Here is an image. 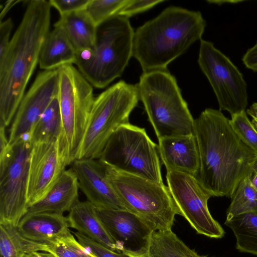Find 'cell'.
<instances>
[{
  "mask_svg": "<svg viewBox=\"0 0 257 257\" xmlns=\"http://www.w3.org/2000/svg\"><path fill=\"white\" fill-rule=\"evenodd\" d=\"M194 134L200 163L196 177L211 197H231L250 173L257 153L241 140L219 110H203L194 119Z\"/></svg>",
  "mask_w": 257,
  "mask_h": 257,
  "instance_id": "cell-1",
  "label": "cell"
},
{
  "mask_svg": "<svg viewBox=\"0 0 257 257\" xmlns=\"http://www.w3.org/2000/svg\"><path fill=\"white\" fill-rule=\"evenodd\" d=\"M51 6L49 1L33 0L11 39L4 69L0 71V126L11 123L27 85L39 64L42 45L49 31Z\"/></svg>",
  "mask_w": 257,
  "mask_h": 257,
  "instance_id": "cell-2",
  "label": "cell"
},
{
  "mask_svg": "<svg viewBox=\"0 0 257 257\" xmlns=\"http://www.w3.org/2000/svg\"><path fill=\"white\" fill-rule=\"evenodd\" d=\"M206 22L200 12L170 6L134 32L133 56L143 73L168 65L201 40Z\"/></svg>",
  "mask_w": 257,
  "mask_h": 257,
  "instance_id": "cell-3",
  "label": "cell"
},
{
  "mask_svg": "<svg viewBox=\"0 0 257 257\" xmlns=\"http://www.w3.org/2000/svg\"><path fill=\"white\" fill-rule=\"evenodd\" d=\"M134 32L128 18L115 16L97 27L92 49L76 52L75 64L92 86L105 88L121 75L133 56Z\"/></svg>",
  "mask_w": 257,
  "mask_h": 257,
  "instance_id": "cell-4",
  "label": "cell"
},
{
  "mask_svg": "<svg viewBox=\"0 0 257 257\" xmlns=\"http://www.w3.org/2000/svg\"><path fill=\"white\" fill-rule=\"evenodd\" d=\"M136 85L158 139L194 134V119L167 70L143 73Z\"/></svg>",
  "mask_w": 257,
  "mask_h": 257,
  "instance_id": "cell-5",
  "label": "cell"
},
{
  "mask_svg": "<svg viewBox=\"0 0 257 257\" xmlns=\"http://www.w3.org/2000/svg\"><path fill=\"white\" fill-rule=\"evenodd\" d=\"M60 155L66 167L77 159L95 99L92 85L73 64L58 68Z\"/></svg>",
  "mask_w": 257,
  "mask_h": 257,
  "instance_id": "cell-6",
  "label": "cell"
},
{
  "mask_svg": "<svg viewBox=\"0 0 257 257\" xmlns=\"http://www.w3.org/2000/svg\"><path fill=\"white\" fill-rule=\"evenodd\" d=\"M101 162L108 182L127 211L141 218L153 231L171 229L179 212L167 186Z\"/></svg>",
  "mask_w": 257,
  "mask_h": 257,
  "instance_id": "cell-7",
  "label": "cell"
},
{
  "mask_svg": "<svg viewBox=\"0 0 257 257\" xmlns=\"http://www.w3.org/2000/svg\"><path fill=\"white\" fill-rule=\"evenodd\" d=\"M140 99L137 85L120 81L95 97L77 159H99L112 135L130 123Z\"/></svg>",
  "mask_w": 257,
  "mask_h": 257,
  "instance_id": "cell-8",
  "label": "cell"
},
{
  "mask_svg": "<svg viewBox=\"0 0 257 257\" xmlns=\"http://www.w3.org/2000/svg\"><path fill=\"white\" fill-rule=\"evenodd\" d=\"M0 224L17 227L27 212L30 134L9 143L6 128H0Z\"/></svg>",
  "mask_w": 257,
  "mask_h": 257,
  "instance_id": "cell-9",
  "label": "cell"
},
{
  "mask_svg": "<svg viewBox=\"0 0 257 257\" xmlns=\"http://www.w3.org/2000/svg\"><path fill=\"white\" fill-rule=\"evenodd\" d=\"M99 159L119 171L164 184L158 145L144 128L130 123L120 126Z\"/></svg>",
  "mask_w": 257,
  "mask_h": 257,
  "instance_id": "cell-10",
  "label": "cell"
},
{
  "mask_svg": "<svg viewBox=\"0 0 257 257\" xmlns=\"http://www.w3.org/2000/svg\"><path fill=\"white\" fill-rule=\"evenodd\" d=\"M198 62L215 94L219 110H226L231 116L245 111L247 84L231 60L212 42L201 39Z\"/></svg>",
  "mask_w": 257,
  "mask_h": 257,
  "instance_id": "cell-11",
  "label": "cell"
},
{
  "mask_svg": "<svg viewBox=\"0 0 257 257\" xmlns=\"http://www.w3.org/2000/svg\"><path fill=\"white\" fill-rule=\"evenodd\" d=\"M167 187L178 211L198 233L221 238L222 227L211 216L207 202L211 195L195 176L175 172H166Z\"/></svg>",
  "mask_w": 257,
  "mask_h": 257,
  "instance_id": "cell-12",
  "label": "cell"
},
{
  "mask_svg": "<svg viewBox=\"0 0 257 257\" xmlns=\"http://www.w3.org/2000/svg\"><path fill=\"white\" fill-rule=\"evenodd\" d=\"M58 89V69L38 73L18 106L10 128L9 143L30 134L40 116L57 97Z\"/></svg>",
  "mask_w": 257,
  "mask_h": 257,
  "instance_id": "cell-13",
  "label": "cell"
},
{
  "mask_svg": "<svg viewBox=\"0 0 257 257\" xmlns=\"http://www.w3.org/2000/svg\"><path fill=\"white\" fill-rule=\"evenodd\" d=\"M65 168L59 152L58 138L33 144L27 184L28 208L47 194Z\"/></svg>",
  "mask_w": 257,
  "mask_h": 257,
  "instance_id": "cell-14",
  "label": "cell"
},
{
  "mask_svg": "<svg viewBox=\"0 0 257 257\" xmlns=\"http://www.w3.org/2000/svg\"><path fill=\"white\" fill-rule=\"evenodd\" d=\"M70 168L87 201L95 208L126 210L108 182L104 166L100 160L77 159Z\"/></svg>",
  "mask_w": 257,
  "mask_h": 257,
  "instance_id": "cell-15",
  "label": "cell"
},
{
  "mask_svg": "<svg viewBox=\"0 0 257 257\" xmlns=\"http://www.w3.org/2000/svg\"><path fill=\"white\" fill-rule=\"evenodd\" d=\"M96 210L111 235L124 248L133 250L135 246L138 249L146 246L153 230L141 218L124 210Z\"/></svg>",
  "mask_w": 257,
  "mask_h": 257,
  "instance_id": "cell-16",
  "label": "cell"
},
{
  "mask_svg": "<svg viewBox=\"0 0 257 257\" xmlns=\"http://www.w3.org/2000/svg\"><path fill=\"white\" fill-rule=\"evenodd\" d=\"M158 140L159 156L166 172L175 171L197 176L200 163L194 134Z\"/></svg>",
  "mask_w": 257,
  "mask_h": 257,
  "instance_id": "cell-17",
  "label": "cell"
},
{
  "mask_svg": "<svg viewBox=\"0 0 257 257\" xmlns=\"http://www.w3.org/2000/svg\"><path fill=\"white\" fill-rule=\"evenodd\" d=\"M69 226L108 249L118 252L124 248L111 235L98 215L96 208L88 201L78 200L67 217Z\"/></svg>",
  "mask_w": 257,
  "mask_h": 257,
  "instance_id": "cell-18",
  "label": "cell"
},
{
  "mask_svg": "<svg viewBox=\"0 0 257 257\" xmlns=\"http://www.w3.org/2000/svg\"><path fill=\"white\" fill-rule=\"evenodd\" d=\"M79 189L74 172L71 168L65 170L47 194L29 207L23 217L39 213L63 214L69 211L79 200Z\"/></svg>",
  "mask_w": 257,
  "mask_h": 257,
  "instance_id": "cell-19",
  "label": "cell"
},
{
  "mask_svg": "<svg viewBox=\"0 0 257 257\" xmlns=\"http://www.w3.org/2000/svg\"><path fill=\"white\" fill-rule=\"evenodd\" d=\"M69 228L67 218L63 214L39 213L23 217L17 229L25 238L47 243L70 231Z\"/></svg>",
  "mask_w": 257,
  "mask_h": 257,
  "instance_id": "cell-20",
  "label": "cell"
},
{
  "mask_svg": "<svg viewBox=\"0 0 257 257\" xmlns=\"http://www.w3.org/2000/svg\"><path fill=\"white\" fill-rule=\"evenodd\" d=\"M54 27L62 30L76 52L94 47L97 27L85 10L60 15Z\"/></svg>",
  "mask_w": 257,
  "mask_h": 257,
  "instance_id": "cell-21",
  "label": "cell"
},
{
  "mask_svg": "<svg viewBox=\"0 0 257 257\" xmlns=\"http://www.w3.org/2000/svg\"><path fill=\"white\" fill-rule=\"evenodd\" d=\"M76 57V51L64 32L54 27L42 45L39 65L44 70L56 69L63 65L75 64Z\"/></svg>",
  "mask_w": 257,
  "mask_h": 257,
  "instance_id": "cell-22",
  "label": "cell"
},
{
  "mask_svg": "<svg viewBox=\"0 0 257 257\" xmlns=\"http://www.w3.org/2000/svg\"><path fill=\"white\" fill-rule=\"evenodd\" d=\"M146 247L151 257H208L189 248L171 229L153 231Z\"/></svg>",
  "mask_w": 257,
  "mask_h": 257,
  "instance_id": "cell-23",
  "label": "cell"
},
{
  "mask_svg": "<svg viewBox=\"0 0 257 257\" xmlns=\"http://www.w3.org/2000/svg\"><path fill=\"white\" fill-rule=\"evenodd\" d=\"M224 224L234 233L238 250L257 255V213L241 214Z\"/></svg>",
  "mask_w": 257,
  "mask_h": 257,
  "instance_id": "cell-24",
  "label": "cell"
},
{
  "mask_svg": "<svg viewBox=\"0 0 257 257\" xmlns=\"http://www.w3.org/2000/svg\"><path fill=\"white\" fill-rule=\"evenodd\" d=\"M61 130V116L57 97L52 100L33 126L30 133L32 144L58 139Z\"/></svg>",
  "mask_w": 257,
  "mask_h": 257,
  "instance_id": "cell-25",
  "label": "cell"
},
{
  "mask_svg": "<svg viewBox=\"0 0 257 257\" xmlns=\"http://www.w3.org/2000/svg\"><path fill=\"white\" fill-rule=\"evenodd\" d=\"M37 250L38 243L22 236L17 227L0 224L1 257H24Z\"/></svg>",
  "mask_w": 257,
  "mask_h": 257,
  "instance_id": "cell-26",
  "label": "cell"
},
{
  "mask_svg": "<svg viewBox=\"0 0 257 257\" xmlns=\"http://www.w3.org/2000/svg\"><path fill=\"white\" fill-rule=\"evenodd\" d=\"M230 198L226 220L245 213H257V190L252 186L247 176L239 182Z\"/></svg>",
  "mask_w": 257,
  "mask_h": 257,
  "instance_id": "cell-27",
  "label": "cell"
},
{
  "mask_svg": "<svg viewBox=\"0 0 257 257\" xmlns=\"http://www.w3.org/2000/svg\"><path fill=\"white\" fill-rule=\"evenodd\" d=\"M46 244L44 252L54 257H96L82 245L70 231Z\"/></svg>",
  "mask_w": 257,
  "mask_h": 257,
  "instance_id": "cell-28",
  "label": "cell"
},
{
  "mask_svg": "<svg viewBox=\"0 0 257 257\" xmlns=\"http://www.w3.org/2000/svg\"><path fill=\"white\" fill-rule=\"evenodd\" d=\"M130 0H90L85 11L97 27L111 18L118 15Z\"/></svg>",
  "mask_w": 257,
  "mask_h": 257,
  "instance_id": "cell-29",
  "label": "cell"
},
{
  "mask_svg": "<svg viewBox=\"0 0 257 257\" xmlns=\"http://www.w3.org/2000/svg\"><path fill=\"white\" fill-rule=\"evenodd\" d=\"M229 123L241 140L257 153V131L248 118L246 111L231 115Z\"/></svg>",
  "mask_w": 257,
  "mask_h": 257,
  "instance_id": "cell-30",
  "label": "cell"
},
{
  "mask_svg": "<svg viewBox=\"0 0 257 257\" xmlns=\"http://www.w3.org/2000/svg\"><path fill=\"white\" fill-rule=\"evenodd\" d=\"M79 243L96 257H129L123 252L112 251L85 235L73 232Z\"/></svg>",
  "mask_w": 257,
  "mask_h": 257,
  "instance_id": "cell-31",
  "label": "cell"
},
{
  "mask_svg": "<svg viewBox=\"0 0 257 257\" xmlns=\"http://www.w3.org/2000/svg\"><path fill=\"white\" fill-rule=\"evenodd\" d=\"M13 23L11 18H8L0 23V71L2 70L7 60L11 39L10 35Z\"/></svg>",
  "mask_w": 257,
  "mask_h": 257,
  "instance_id": "cell-32",
  "label": "cell"
},
{
  "mask_svg": "<svg viewBox=\"0 0 257 257\" xmlns=\"http://www.w3.org/2000/svg\"><path fill=\"white\" fill-rule=\"evenodd\" d=\"M163 2V0H130L122 9L118 15L128 18L130 17L147 11Z\"/></svg>",
  "mask_w": 257,
  "mask_h": 257,
  "instance_id": "cell-33",
  "label": "cell"
},
{
  "mask_svg": "<svg viewBox=\"0 0 257 257\" xmlns=\"http://www.w3.org/2000/svg\"><path fill=\"white\" fill-rule=\"evenodd\" d=\"M90 0H50L51 7L55 8L60 16L85 10Z\"/></svg>",
  "mask_w": 257,
  "mask_h": 257,
  "instance_id": "cell-34",
  "label": "cell"
},
{
  "mask_svg": "<svg viewBox=\"0 0 257 257\" xmlns=\"http://www.w3.org/2000/svg\"><path fill=\"white\" fill-rule=\"evenodd\" d=\"M122 252L129 257H151L146 246L136 250L124 248Z\"/></svg>",
  "mask_w": 257,
  "mask_h": 257,
  "instance_id": "cell-35",
  "label": "cell"
},
{
  "mask_svg": "<svg viewBox=\"0 0 257 257\" xmlns=\"http://www.w3.org/2000/svg\"><path fill=\"white\" fill-rule=\"evenodd\" d=\"M246 112L251 118V122L257 131V103H253Z\"/></svg>",
  "mask_w": 257,
  "mask_h": 257,
  "instance_id": "cell-36",
  "label": "cell"
},
{
  "mask_svg": "<svg viewBox=\"0 0 257 257\" xmlns=\"http://www.w3.org/2000/svg\"><path fill=\"white\" fill-rule=\"evenodd\" d=\"M247 177L252 186L257 190V161L255 163L250 173Z\"/></svg>",
  "mask_w": 257,
  "mask_h": 257,
  "instance_id": "cell-37",
  "label": "cell"
},
{
  "mask_svg": "<svg viewBox=\"0 0 257 257\" xmlns=\"http://www.w3.org/2000/svg\"><path fill=\"white\" fill-rule=\"evenodd\" d=\"M20 1H9L7 2L5 4L4 7L3 8L1 14H0V18H1V22L2 21L3 18L6 15L7 12L10 10L11 8H12L14 5H15L17 3L20 2Z\"/></svg>",
  "mask_w": 257,
  "mask_h": 257,
  "instance_id": "cell-38",
  "label": "cell"
},
{
  "mask_svg": "<svg viewBox=\"0 0 257 257\" xmlns=\"http://www.w3.org/2000/svg\"><path fill=\"white\" fill-rule=\"evenodd\" d=\"M24 257H54L51 253L44 251H33L25 254Z\"/></svg>",
  "mask_w": 257,
  "mask_h": 257,
  "instance_id": "cell-39",
  "label": "cell"
}]
</instances>
